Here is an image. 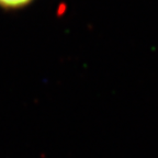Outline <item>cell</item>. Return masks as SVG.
<instances>
[{
	"label": "cell",
	"instance_id": "obj_1",
	"mask_svg": "<svg viewBox=\"0 0 158 158\" xmlns=\"http://www.w3.org/2000/svg\"><path fill=\"white\" fill-rule=\"evenodd\" d=\"M33 0H0V7L3 9L15 10L27 7Z\"/></svg>",
	"mask_w": 158,
	"mask_h": 158
}]
</instances>
